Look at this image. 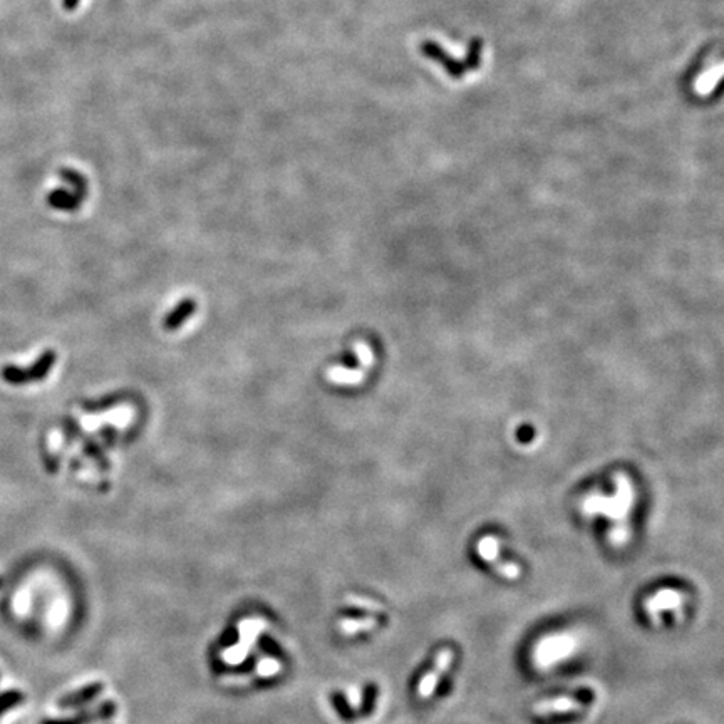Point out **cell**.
Masks as SVG:
<instances>
[{
  "label": "cell",
  "instance_id": "6da1fadb",
  "mask_svg": "<svg viewBox=\"0 0 724 724\" xmlns=\"http://www.w3.org/2000/svg\"><path fill=\"white\" fill-rule=\"evenodd\" d=\"M634 503V492L626 478L617 481V492L612 498L592 495L584 501L585 515H604L614 522L609 531V540L614 547H622L629 542L630 529L627 525V517Z\"/></svg>",
  "mask_w": 724,
  "mask_h": 724
},
{
  "label": "cell",
  "instance_id": "7a4b0ae2",
  "mask_svg": "<svg viewBox=\"0 0 724 724\" xmlns=\"http://www.w3.org/2000/svg\"><path fill=\"white\" fill-rule=\"evenodd\" d=\"M577 649V639L572 634H552L543 637L533 649V660L538 667L547 669L570 657Z\"/></svg>",
  "mask_w": 724,
  "mask_h": 724
},
{
  "label": "cell",
  "instance_id": "3957f363",
  "mask_svg": "<svg viewBox=\"0 0 724 724\" xmlns=\"http://www.w3.org/2000/svg\"><path fill=\"white\" fill-rule=\"evenodd\" d=\"M57 355L54 350H45L39 359L29 369H22L17 366H3L0 371V376L6 383L14 384V386H22V384L34 383V381H43L47 378V374L56 364Z\"/></svg>",
  "mask_w": 724,
  "mask_h": 724
},
{
  "label": "cell",
  "instance_id": "277c9868",
  "mask_svg": "<svg viewBox=\"0 0 724 724\" xmlns=\"http://www.w3.org/2000/svg\"><path fill=\"white\" fill-rule=\"evenodd\" d=\"M476 548H478V554L481 559H485L488 563H492L505 579L517 580L518 577H520L522 568L518 567L517 563L506 562V560L500 556V542H498V538L492 537V535L481 538Z\"/></svg>",
  "mask_w": 724,
  "mask_h": 724
},
{
  "label": "cell",
  "instance_id": "5b68a950",
  "mask_svg": "<svg viewBox=\"0 0 724 724\" xmlns=\"http://www.w3.org/2000/svg\"><path fill=\"white\" fill-rule=\"evenodd\" d=\"M118 706L114 701H104L101 704L91 709L77 711L74 716L69 718H52V719H44L40 724H94V723H103L110 721L116 716Z\"/></svg>",
  "mask_w": 724,
  "mask_h": 724
},
{
  "label": "cell",
  "instance_id": "8992f818",
  "mask_svg": "<svg viewBox=\"0 0 724 724\" xmlns=\"http://www.w3.org/2000/svg\"><path fill=\"white\" fill-rule=\"evenodd\" d=\"M686 602V596L679 590L676 589H663L659 592L652 593L646 598L644 602V609L646 612L651 615L652 619L659 617L663 612H669V610H679L682 609Z\"/></svg>",
  "mask_w": 724,
  "mask_h": 724
},
{
  "label": "cell",
  "instance_id": "52a82bcc",
  "mask_svg": "<svg viewBox=\"0 0 724 724\" xmlns=\"http://www.w3.org/2000/svg\"><path fill=\"white\" fill-rule=\"evenodd\" d=\"M453 657H455V654L451 649H443V651L439 652L436 657V663H434L433 671H429L428 674H426V676L422 677L420 682L418 693H420L421 697H429L431 694L434 693V689L438 688V682H439V679H441V676L448 671V669H450L451 663H453Z\"/></svg>",
  "mask_w": 724,
  "mask_h": 724
},
{
  "label": "cell",
  "instance_id": "ba28073f",
  "mask_svg": "<svg viewBox=\"0 0 724 724\" xmlns=\"http://www.w3.org/2000/svg\"><path fill=\"white\" fill-rule=\"evenodd\" d=\"M104 684L103 682H89L84 688L73 690V693L66 694L59 699L57 706L61 709H79V707H84L93 702L103 694Z\"/></svg>",
  "mask_w": 724,
  "mask_h": 724
},
{
  "label": "cell",
  "instance_id": "9c48e42d",
  "mask_svg": "<svg viewBox=\"0 0 724 724\" xmlns=\"http://www.w3.org/2000/svg\"><path fill=\"white\" fill-rule=\"evenodd\" d=\"M584 709V702L579 699L570 696H562L555 699H545L533 706V713L537 716H552V714H567V713H579Z\"/></svg>",
  "mask_w": 724,
  "mask_h": 724
},
{
  "label": "cell",
  "instance_id": "30bf717a",
  "mask_svg": "<svg viewBox=\"0 0 724 724\" xmlns=\"http://www.w3.org/2000/svg\"><path fill=\"white\" fill-rule=\"evenodd\" d=\"M421 51L422 54H424L426 57H431V59L438 61L439 64H443V68H445L448 73L451 74V76L455 77H459L463 74V64L461 62H458L456 59H453L451 56H448V52L443 51L441 47L436 43H431V40H426L424 44L421 45Z\"/></svg>",
  "mask_w": 724,
  "mask_h": 724
},
{
  "label": "cell",
  "instance_id": "8fae6325",
  "mask_svg": "<svg viewBox=\"0 0 724 724\" xmlns=\"http://www.w3.org/2000/svg\"><path fill=\"white\" fill-rule=\"evenodd\" d=\"M82 200L79 198L77 195L69 193L68 190H54L52 193H49V196H47V203L51 205L52 208H57V210H64V212L77 210Z\"/></svg>",
  "mask_w": 724,
  "mask_h": 724
},
{
  "label": "cell",
  "instance_id": "7c38bea8",
  "mask_svg": "<svg viewBox=\"0 0 724 724\" xmlns=\"http://www.w3.org/2000/svg\"><path fill=\"white\" fill-rule=\"evenodd\" d=\"M723 76H724V62L723 64L716 66V68H711L709 71H706V73L697 79L696 91L699 94H707L709 91L714 89V86L718 84V81Z\"/></svg>",
  "mask_w": 724,
  "mask_h": 724
},
{
  "label": "cell",
  "instance_id": "4fadbf2b",
  "mask_svg": "<svg viewBox=\"0 0 724 724\" xmlns=\"http://www.w3.org/2000/svg\"><path fill=\"white\" fill-rule=\"evenodd\" d=\"M26 701V694L19 689H9L0 693V718Z\"/></svg>",
  "mask_w": 724,
  "mask_h": 724
},
{
  "label": "cell",
  "instance_id": "5bb4252c",
  "mask_svg": "<svg viewBox=\"0 0 724 724\" xmlns=\"http://www.w3.org/2000/svg\"><path fill=\"white\" fill-rule=\"evenodd\" d=\"M250 651H252V646H246V644L238 640L235 646L230 647V649H225V651L221 652V659L228 664H240L246 659V656H249Z\"/></svg>",
  "mask_w": 724,
  "mask_h": 724
},
{
  "label": "cell",
  "instance_id": "9a60e30c",
  "mask_svg": "<svg viewBox=\"0 0 724 724\" xmlns=\"http://www.w3.org/2000/svg\"><path fill=\"white\" fill-rule=\"evenodd\" d=\"M376 626H378V621H376L374 617L359 619V621H354V619H346V621L341 622V629L344 634H355V632H361V630H371V629H374Z\"/></svg>",
  "mask_w": 724,
  "mask_h": 724
},
{
  "label": "cell",
  "instance_id": "2e32d148",
  "mask_svg": "<svg viewBox=\"0 0 724 724\" xmlns=\"http://www.w3.org/2000/svg\"><path fill=\"white\" fill-rule=\"evenodd\" d=\"M61 178L64 179V182H68L69 185L74 186V190H76V195L79 196V198L81 200L84 198L87 193V183L82 175H79L77 171H74V170H61Z\"/></svg>",
  "mask_w": 724,
  "mask_h": 724
},
{
  "label": "cell",
  "instance_id": "e0dca14e",
  "mask_svg": "<svg viewBox=\"0 0 724 724\" xmlns=\"http://www.w3.org/2000/svg\"><path fill=\"white\" fill-rule=\"evenodd\" d=\"M280 672V663L279 660L272 659V657H265V659H262L260 663H258L257 665V674H255V677H272L275 676V674Z\"/></svg>",
  "mask_w": 724,
  "mask_h": 724
},
{
  "label": "cell",
  "instance_id": "ac0fdd59",
  "mask_svg": "<svg viewBox=\"0 0 724 724\" xmlns=\"http://www.w3.org/2000/svg\"><path fill=\"white\" fill-rule=\"evenodd\" d=\"M362 713L364 714H371L372 709H374V704H376V696H378V688H376L374 684H369L366 686V689H364L362 693Z\"/></svg>",
  "mask_w": 724,
  "mask_h": 724
},
{
  "label": "cell",
  "instance_id": "d6986e66",
  "mask_svg": "<svg viewBox=\"0 0 724 724\" xmlns=\"http://www.w3.org/2000/svg\"><path fill=\"white\" fill-rule=\"evenodd\" d=\"M347 600L350 602V604L359 607V609H364V610H369V612H381L383 610V607H381L378 602H372V600H367V598H359V597H349Z\"/></svg>",
  "mask_w": 724,
  "mask_h": 724
},
{
  "label": "cell",
  "instance_id": "ffe728a7",
  "mask_svg": "<svg viewBox=\"0 0 724 724\" xmlns=\"http://www.w3.org/2000/svg\"><path fill=\"white\" fill-rule=\"evenodd\" d=\"M332 702H334V706H336V709L339 711V714H341L344 719H349L350 716H353V713H350V707H349V701H347L342 694H334Z\"/></svg>",
  "mask_w": 724,
  "mask_h": 724
},
{
  "label": "cell",
  "instance_id": "44dd1931",
  "mask_svg": "<svg viewBox=\"0 0 724 724\" xmlns=\"http://www.w3.org/2000/svg\"><path fill=\"white\" fill-rule=\"evenodd\" d=\"M263 649H265V651L272 652V654H279V647L275 646V644L272 642L270 639H265V640H263Z\"/></svg>",
  "mask_w": 724,
  "mask_h": 724
},
{
  "label": "cell",
  "instance_id": "7402d4cb",
  "mask_svg": "<svg viewBox=\"0 0 724 724\" xmlns=\"http://www.w3.org/2000/svg\"><path fill=\"white\" fill-rule=\"evenodd\" d=\"M77 3H79V0H64V7H66V9H69V10L76 9Z\"/></svg>",
  "mask_w": 724,
  "mask_h": 724
},
{
  "label": "cell",
  "instance_id": "603a6c76",
  "mask_svg": "<svg viewBox=\"0 0 724 724\" xmlns=\"http://www.w3.org/2000/svg\"><path fill=\"white\" fill-rule=\"evenodd\" d=\"M2 585H3V580H2V579H0V587H2Z\"/></svg>",
  "mask_w": 724,
  "mask_h": 724
},
{
  "label": "cell",
  "instance_id": "cb8c5ba5",
  "mask_svg": "<svg viewBox=\"0 0 724 724\" xmlns=\"http://www.w3.org/2000/svg\"><path fill=\"white\" fill-rule=\"evenodd\" d=\"M0 677H2V676H0Z\"/></svg>",
  "mask_w": 724,
  "mask_h": 724
}]
</instances>
